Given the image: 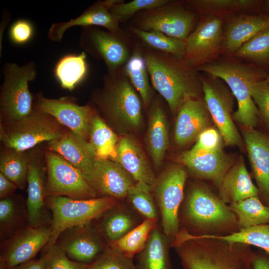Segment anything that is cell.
<instances>
[{
    "mask_svg": "<svg viewBox=\"0 0 269 269\" xmlns=\"http://www.w3.org/2000/svg\"><path fill=\"white\" fill-rule=\"evenodd\" d=\"M188 2L204 12H228L244 11L258 7L260 1L255 0H192Z\"/></svg>",
    "mask_w": 269,
    "mask_h": 269,
    "instance_id": "42",
    "label": "cell"
},
{
    "mask_svg": "<svg viewBox=\"0 0 269 269\" xmlns=\"http://www.w3.org/2000/svg\"><path fill=\"white\" fill-rule=\"evenodd\" d=\"M5 147L0 152V172L23 190L27 183L29 153Z\"/></svg>",
    "mask_w": 269,
    "mask_h": 269,
    "instance_id": "34",
    "label": "cell"
},
{
    "mask_svg": "<svg viewBox=\"0 0 269 269\" xmlns=\"http://www.w3.org/2000/svg\"><path fill=\"white\" fill-rule=\"evenodd\" d=\"M179 160L195 176L212 180L218 186L232 166L231 159L222 149L210 152L190 150L182 153Z\"/></svg>",
    "mask_w": 269,
    "mask_h": 269,
    "instance_id": "23",
    "label": "cell"
},
{
    "mask_svg": "<svg viewBox=\"0 0 269 269\" xmlns=\"http://www.w3.org/2000/svg\"><path fill=\"white\" fill-rule=\"evenodd\" d=\"M250 269H269V255L264 251L255 252Z\"/></svg>",
    "mask_w": 269,
    "mask_h": 269,
    "instance_id": "50",
    "label": "cell"
},
{
    "mask_svg": "<svg viewBox=\"0 0 269 269\" xmlns=\"http://www.w3.org/2000/svg\"><path fill=\"white\" fill-rule=\"evenodd\" d=\"M88 71L86 53L62 57L55 68V75L62 87L72 90L86 77Z\"/></svg>",
    "mask_w": 269,
    "mask_h": 269,
    "instance_id": "33",
    "label": "cell"
},
{
    "mask_svg": "<svg viewBox=\"0 0 269 269\" xmlns=\"http://www.w3.org/2000/svg\"><path fill=\"white\" fill-rule=\"evenodd\" d=\"M170 1L169 0H134L113 6L109 10L120 23L143 10L160 7L168 3Z\"/></svg>",
    "mask_w": 269,
    "mask_h": 269,
    "instance_id": "44",
    "label": "cell"
},
{
    "mask_svg": "<svg viewBox=\"0 0 269 269\" xmlns=\"http://www.w3.org/2000/svg\"><path fill=\"white\" fill-rule=\"evenodd\" d=\"M28 225L26 203L12 195L0 201L1 243Z\"/></svg>",
    "mask_w": 269,
    "mask_h": 269,
    "instance_id": "31",
    "label": "cell"
},
{
    "mask_svg": "<svg viewBox=\"0 0 269 269\" xmlns=\"http://www.w3.org/2000/svg\"><path fill=\"white\" fill-rule=\"evenodd\" d=\"M11 269H44L43 262L41 258L39 259H33L30 261L16 266Z\"/></svg>",
    "mask_w": 269,
    "mask_h": 269,
    "instance_id": "51",
    "label": "cell"
},
{
    "mask_svg": "<svg viewBox=\"0 0 269 269\" xmlns=\"http://www.w3.org/2000/svg\"><path fill=\"white\" fill-rule=\"evenodd\" d=\"M0 269H6L3 268H0Z\"/></svg>",
    "mask_w": 269,
    "mask_h": 269,
    "instance_id": "55",
    "label": "cell"
},
{
    "mask_svg": "<svg viewBox=\"0 0 269 269\" xmlns=\"http://www.w3.org/2000/svg\"><path fill=\"white\" fill-rule=\"evenodd\" d=\"M234 54L259 64L269 63V27L244 43Z\"/></svg>",
    "mask_w": 269,
    "mask_h": 269,
    "instance_id": "41",
    "label": "cell"
},
{
    "mask_svg": "<svg viewBox=\"0 0 269 269\" xmlns=\"http://www.w3.org/2000/svg\"><path fill=\"white\" fill-rule=\"evenodd\" d=\"M0 126V139L5 147L22 151L58 139L68 131L54 117L34 108L24 118Z\"/></svg>",
    "mask_w": 269,
    "mask_h": 269,
    "instance_id": "8",
    "label": "cell"
},
{
    "mask_svg": "<svg viewBox=\"0 0 269 269\" xmlns=\"http://www.w3.org/2000/svg\"><path fill=\"white\" fill-rule=\"evenodd\" d=\"M103 79L102 87L92 94L93 103L122 130L137 129L142 122L141 101L123 67Z\"/></svg>",
    "mask_w": 269,
    "mask_h": 269,
    "instance_id": "4",
    "label": "cell"
},
{
    "mask_svg": "<svg viewBox=\"0 0 269 269\" xmlns=\"http://www.w3.org/2000/svg\"><path fill=\"white\" fill-rule=\"evenodd\" d=\"M219 189L220 198L229 204L258 196L259 193L242 160L228 170L219 185Z\"/></svg>",
    "mask_w": 269,
    "mask_h": 269,
    "instance_id": "28",
    "label": "cell"
},
{
    "mask_svg": "<svg viewBox=\"0 0 269 269\" xmlns=\"http://www.w3.org/2000/svg\"><path fill=\"white\" fill-rule=\"evenodd\" d=\"M250 93L260 118L269 132V86L264 79L256 81L250 86Z\"/></svg>",
    "mask_w": 269,
    "mask_h": 269,
    "instance_id": "46",
    "label": "cell"
},
{
    "mask_svg": "<svg viewBox=\"0 0 269 269\" xmlns=\"http://www.w3.org/2000/svg\"><path fill=\"white\" fill-rule=\"evenodd\" d=\"M264 5L266 8L269 10V0L265 1L264 3Z\"/></svg>",
    "mask_w": 269,
    "mask_h": 269,
    "instance_id": "53",
    "label": "cell"
},
{
    "mask_svg": "<svg viewBox=\"0 0 269 269\" xmlns=\"http://www.w3.org/2000/svg\"><path fill=\"white\" fill-rule=\"evenodd\" d=\"M47 149L55 152L78 169L86 177L96 159L89 142L68 131L60 138L48 142Z\"/></svg>",
    "mask_w": 269,
    "mask_h": 269,
    "instance_id": "26",
    "label": "cell"
},
{
    "mask_svg": "<svg viewBox=\"0 0 269 269\" xmlns=\"http://www.w3.org/2000/svg\"><path fill=\"white\" fill-rule=\"evenodd\" d=\"M145 143L154 167L159 169L168 146L169 138L166 114L157 101L152 103L150 109Z\"/></svg>",
    "mask_w": 269,
    "mask_h": 269,
    "instance_id": "27",
    "label": "cell"
},
{
    "mask_svg": "<svg viewBox=\"0 0 269 269\" xmlns=\"http://www.w3.org/2000/svg\"><path fill=\"white\" fill-rule=\"evenodd\" d=\"M196 69L224 82L237 102L233 118L246 128L256 126L260 115L251 95L250 86L256 81L265 79L262 72L251 66L233 61L207 63Z\"/></svg>",
    "mask_w": 269,
    "mask_h": 269,
    "instance_id": "5",
    "label": "cell"
},
{
    "mask_svg": "<svg viewBox=\"0 0 269 269\" xmlns=\"http://www.w3.org/2000/svg\"><path fill=\"white\" fill-rule=\"evenodd\" d=\"M264 80H265V81L267 83V84L269 86V73L267 75V76L265 78Z\"/></svg>",
    "mask_w": 269,
    "mask_h": 269,
    "instance_id": "54",
    "label": "cell"
},
{
    "mask_svg": "<svg viewBox=\"0 0 269 269\" xmlns=\"http://www.w3.org/2000/svg\"><path fill=\"white\" fill-rule=\"evenodd\" d=\"M172 1L139 12L134 21V26L143 31H158L185 41L193 31L196 15Z\"/></svg>",
    "mask_w": 269,
    "mask_h": 269,
    "instance_id": "11",
    "label": "cell"
},
{
    "mask_svg": "<svg viewBox=\"0 0 269 269\" xmlns=\"http://www.w3.org/2000/svg\"><path fill=\"white\" fill-rule=\"evenodd\" d=\"M142 52L152 86L173 114L177 112L185 98H197L202 85L195 68L183 59L145 46Z\"/></svg>",
    "mask_w": 269,
    "mask_h": 269,
    "instance_id": "2",
    "label": "cell"
},
{
    "mask_svg": "<svg viewBox=\"0 0 269 269\" xmlns=\"http://www.w3.org/2000/svg\"><path fill=\"white\" fill-rule=\"evenodd\" d=\"M86 179L98 197L108 196L122 201L134 180L118 163L109 159H96Z\"/></svg>",
    "mask_w": 269,
    "mask_h": 269,
    "instance_id": "19",
    "label": "cell"
},
{
    "mask_svg": "<svg viewBox=\"0 0 269 269\" xmlns=\"http://www.w3.org/2000/svg\"><path fill=\"white\" fill-rule=\"evenodd\" d=\"M243 137L257 185L258 196L269 207V134L254 128H246Z\"/></svg>",
    "mask_w": 269,
    "mask_h": 269,
    "instance_id": "20",
    "label": "cell"
},
{
    "mask_svg": "<svg viewBox=\"0 0 269 269\" xmlns=\"http://www.w3.org/2000/svg\"><path fill=\"white\" fill-rule=\"evenodd\" d=\"M17 186L0 172V199H2L13 195Z\"/></svg>",
    "mask_w": 269,
    "mask_h": 269,
    "instance_id": "49",
    "label": "cell"
},
{
    "mask_svg": "<svg viewBox=\"0 0 269 269\" xmlns=\"http://www.w3.org/2000/svg\"><path fill=\"white\" fill-rule=\"evenodd\" d=\"M55 244L70 259L89 265L108 245L93 222L65 229L60 234Z\"/></svg>",
    "mask_w": 269,
    "mask_h": 269,
    "instance_id": "17",
    "label": "cell"
},
{
    "mask_svg": "<svg viewBox=\"0 0 269 269\" xmlns=\"http://www.w3.org/2000/svg\"><path fill=\"white\" fill-rule=\"evenodd\" d=\"M209 114L205 102L195 97L185 98L177 111L174 129L176 143L183 146L197 138L208 128Z\"/></svg>",
    "mask_w": 269,
    "mask_h": 269,
    "instance_id": "21",
    "label": "cell"
},
{
    "mask_svg": "<svg viewBox=\"0 0 269 269\" xmlns=\"http://www.w3.org/2000/svg\"><path fill=\"white\" fill-rule=\"evenodd\" d=\"M118 142L117 135L95 111L91 121L89 143L96 158L111 159Z\"/></svg>",
    "mask_w": 269,
    "mask_h": 269,
    "instance_id": "35",
    "label": "cell"
},
{
    "mask_svg": "<svg viewBox=\"0 0 269 269\" xmlns=\"http://www.w3.org/2000/svg\"><path fill=\"white\" fill-rule=\"evenodd\" d=\"M268 27L269 15L239 16L228 24L223 36V46L228 52L235 53L244 43Z\"/></svg>",
    "mask_w": 269,
    "mask_h": 269,
    "instance_id": "29",
    "label": "cell"
},
{
    "mask_svg": "<svg viewBox=\"0 0 269 269\" xmlns=\"http://www.w3.org/2000/svg\"><path fill=\"white\" fill-rule=\"evenodd\" d=\"M88 269H138L129 258L108 244L104 251L92 263Z\"/></svg>",
    "mask_w": 269,
    "mask_h": 269,
    "instance_id": "43",
    "label": "cell"
},
{
    "mask_svg": "<svg viewBox=\"0 0 269 269\" xmlns=\"http://www.w3.org/2000/svg\"><path fill=\"white\" fill-rule=\"evenodd\" d=\"M10 13L8 12L7 10H4L2 13V19L1 21V24L2 25H0V55L1 56V49H2V37H3V33L4 31V27L5 26H6L7 23L8 22L9 20H10Z\"/></svg>",
    "mask_w": 269,
    "mask_h": 269,
    "instance_id": "52",
    "label": "cell"
},
{
    "mask_svg": "<svg viewBox=\"0 0 269 269\" xmlns=\"http://www.w3.org/2000/svg\"><path fill=\"white\" fill-rule=\"evenodd\" d=\"M143 220L129 205L120 201L93 222L109 244L122 237Z\"/></svg>",
    "mask_w": 269,
    "mask_h": 269,
    "instance_id": "25",
    "label": "cell"
},
{
    "mask_svg": "<svg viewBox=\"0 0 269 269\" xmlns=\"http://www.w3.org/2000/svg\"><path fill=\"white\" fill-rule=\"evenodd\" d=\"M47 196H62L79 199L98 197L83 174L58 154L46 150Z\"/></svg>",
    "mask_w": 269,
    "mask_h": 269,
    "instance_id": "10",
    "label": "cell"
},
{
    "mask_svg": "<svg viewBox=\"0 0 269 269\" xmlns=\"http://www.w3.org/2000/svg\"><path fill=\"white\" fill-rule=\"evenodd\" d=\"M183 269H250L254 256L250 246L229 243L180 229L171 244Z\"/></svg>",
    "mask_w": 269,
    "mask_h": 269,
    "instance_id": "1",
    "label": "cell"
},
{
    "mask_svg": "<svg viewBox=\"0 0 269 269\" xmlns=\"http://www.w3.org/2000/svg\"><path fill=\"white\" fill-rule=\"evenodd\" d=\"M157 223L152 220L144 219L122 237L108 244L133 259L144 248L151 231Z\"/></svg>",
    "mask_w": 269,
    "mask_h": 269,
    "instance_id": "37",
    "label": "cell"
},
{
    "mask_svg": "<svg viewBox=\"0 0 269 269\" xmlns=\"http://www.w3.org/2000/svg\"><path fill=\"white\" fill-rule=\"evenodd\" d=\"M120 201L108 196L79 199L47 196L46 203L52 215V233L44 252L55 244L60 234L65 229L93 222Z\"/></svg>",
    "mask_w": 269,
    "mask_h": 269,
    "instance_id": "7",
    "label": "cell"
},
{
    "mask_svg": "<svg viewBox=\"0 0 269 269\" xmlns=\"http://www.w3.org/2000/svg\"><path fill=\"white\" fill-rule=\"evenodd\" d=\"M41 259L44 269H89V264L70 259L62 249L56 244L44 251Z\"/></svg>",
    "mask_w": 269,
    "mask_h": 269,
    "instance_id": "45",
    "label": "cell"
},
{
    "mask_svg": "<svg viewBox=\"0 0 269 269\" xmlns=\"http://www.w3.org/2000/svg\"><path fill=\"white\" fill-rule=\"evenodd\" d=\"M204 102L225 143L240 146L242 139L231 117L233 95L218 78H201Z\"/></svg>",
    "mask_w": 269,
    "mask_h": 269,
    "instance_id": "14",
    "label": "cell"
},
{
    "mask_svg": "<svg viewBox=\"0 0 269 269\" xmlns=\"http://www.w3.org/2000/svg\"><path fill=\"white\" fill-rule=\"evenodd\" d=\"M122 34V32L113 33L94 26L84 27L78 43L84 52L104 62L107 72H114L124 66L133 51Z\"/></svg>",
    "mask_w": 269,
    "mask_h": 269,
    "instance_id": "12",
    "label": "cell"
},
{
    "mask_svg": "<svg viewBox=\"0 0 269 269\" xmlns=\"http://www.w3.org/2000/svg\"><path fill=\"white\" fill-rule=\"evenodd\" d=\"M187 178V172L183 167L173 166L157 178L152 188L162 230L170 239H173L180 230L179 214L184 198Z\"/></svg>",
    "mask_w": 269,
    "mask_h": 269,
    "instance_id": "9",
    "label": "cell"
},
{
    "mask_svg": "<svg viewBox=\"0 0 269 269\" xmlns=\"http://www.w3.org/2000/svg\"><path fill=\"white\" fill-rule=\"evenodd\" d=\"M170 238L157 225L151 231L143 250L136 255L138 269H172Z\"/></svg>",
    "mask_w": 269,
    "mask_h": 269,
    "instance_id": "30",
    "label": "cell"
},
{
    "mask_svg": "<svg viewBox=\"0 0 269 269\" xmlns=\"http://www.w3.org/2000/svg\"><path fill=\"white\" fill-rule=\"evenodd\" d=\"M123 68L131 84L138 92L144 106H148L152 99V91L142 47L137 45L134 48Z\"/></svg>",
    "mask_w": 269,
    "mask_h": 269,
    "instance_id": "32",
    "label": "cell"
},
{
    "mask_svg": "<svg viewBox=\"0 0 269 269\" xmlns=\"http://www.w3.org/2000/svg\"><path fill=\"white\" fill-rule=\"evenodd\" d=\"M222 136L218 130L207 128L197 137V140L191 149L200 152H214L222 149Z\"/></svg>",
    "mask_w": 269,
    "mask_h": 269,
    "instance_id": "47",
    "label": "cell"
},
{
    "mask_svg": "<svg viewBox=\"0 0 269 269\" xmlns=\"http://www.w3.org/2000/svg\"><path fill=\"white\" fill-rule=\"evenodd\" d=\"M153 187L136 182L128 191L126 198L129 205L144 220L158 222V213L152 194Z\"/></svg>",
    "mask_w": 269,
    "mask_h": 269,
    "instance_id": "39",
    "label": "cell"
},
{
    "mask_svg": "<svg viewBox=\"0 0 269 269\" xmlns=\"http://www.w3.org/2000/svg\"><path fill=\"white\" fill-rule=\"evenodd\" d=\"M33 32V27L30 21L26 19H19L12 24L9 35L13 43L22 45L31 40Z\"/></svg>",
    "mask_w": 269,
    "mask_h": 269,
    "instance_id": "48",
    "label": "cell"
},
{
    "mask_svg": "<svg viewBox=\"0 0 269 269\" xmlns=\"http://www.w3.org/2000/svg\"><path fill=\"white\" fill-rule=\"evenodd\" d=\"M240 229L269 223V207L258 196L229 204Z\"/></svg>",
    "mask_w": 269,
    "mask_h": 269,
    "instance_id": "36",
    "label": "cell"
},
{
    "mask_svg": "<svg viewBox=\"0 0 269 269\" xmlns=\"http://www.w3.org/2000/svg\"><path fill=\"white\" fill-rule=\"evenodd\" d=\"M95 26L102 27L113 33L122 32L120 23L110 12L105 1L98 0L77 17L66 22L53 23L49 29L47 36L51 41L58 42L62 40L65 32L71 27Z\"/></svg>",
    "mask_w": 269,
    "mask_h": 269,
    "instance_id": "22",
    "label": "cell"
},
{
    "mask_svg": "<svg viewBox=\"0 0 269 269\" xmlns=\"http://www.w3.org/2000/svg\"><path fill=\"white\" fill-rule=\"evenodd\" d=\"M179 218L180 229L195 235H225L240 229L229 205L202 185L189 190Z\"/></svg>",
    "mask_w": 269,
    "mask_h": 269,
    "instance_id": "3",
    "label": "cell"
},
{
    "mask_svg": "<svg viewBox=\"0 0 269 269\" xmlns=\"http://www.w3.org/2000/svg\"><path fill=\"white\" fill-rule=\"evenodd\" d=\"M3 82L0 86V123L9 124L29 115L34 110V97L28 84L37 76L36 65L29 61L22 66L14 62L4 64Z\"/></svg>",
    "mask_w": 269,
    "mask_h": 269,
    "instance_id": "6",
    "label": "cell"
},
{
    "mask_svg": "<svg viewBox=\"0 0 269 269\" xmlns=\"http://www.w3.org/2000/svg\"><path fill=\"white\" fill-rule=\"evenodd\" d=\"M130 30L144 44V46L183 59L185 54V41L158 31H143L134 26H130Z\"/></svg>",
    "mask_w": 269,
    "mask_h": 269,
    "instance_id": "38",
    "label": "cell"
},
{
    "mask_svg": "<svg viewBox=\"0 0 269 269\" xmlns=\"http://www.w3.org/2000/svg\"><path fill=\"white\" fill-rule=\"evenodd\" d=\"M111 160L118 163L136 182L146 183L152 187L156 177L143 151L130 137H124L118 142Z\"/></svg>",
    "mask_w": 269,
    "mask_h": 269,
    "instance_id": "24",
    "label": "cell"
},
{
    "mask_svg": "<svg viewBox=\"0 0 269 269\" xmlns=\"http://www.w3.org/2000/svg\"><path fill=\"white\" fill-rule=\"evenodd\" d=\"M33 107L51 115L81 139L89 142L95 112L92 105H80L71 97L52 99L38 93L33 99Z\"/></svg>",
    "mask_w": 269,
    "mask_h": 269,
    "instance_id": "13",
    "label": "cell"
},
{
    "mask_svg": "<svg viewBox=\"0 0 269 269\" xmlns=\"http://www.w3.org/2000/svg\"><path fill=\"white\" fill-rule=\"evenodd\" d=\"M185 43L183 60L188 65L196 69L207 63L223 45L221 19L214 15L203 17Z\"/></svg>",
    "mask_w": 269,
    "mask_h": 269,
    "instance_id": "16",
    "label": "cell"
},
{
    "mask_svg": "<svg viewBox=\"0 0 269 269\" xmlns=\"http://www.w3.org/2000/svg\"><path fill=\"white\" fill-rule=\"evenodd\" d=\"M29 164L27 174V198L26 201L28 225L33 227L51 226L46 203V174L45 156L36 150L29 153Z\"/></svg>",
    "mask_w": 269,
    "mask_h": 269,
    "instance_id": "18",
    "label": "cell"
},
{
    "mask_svg": "<svg viewBox=\"0 0 269 269\" xmlns=\"http://www.w3.org/2000/svg\"><path fill=\"white\" fill-rule=\"evenodd\" d=\"M52 233L51 226L24 227L1 243L0 268L11 269L30 261L48 243Z\"/></svg>",
    "mask_w": 269,
    "mask_h": 269,
    "instance_id": "15",
    "label": "cell"
},
{
    "mask_svg": "<svg viewBox=\"0 0 269 269\" xmlns=\"http://www.w3.org/2000/svg\"><path fill=\"white\" fill-rule=\"evenodd\" d=\"M229 243H241L261 248L269 255V223L240 229L225 235H209Z\"/></svg>",
    "mask_w": 269,
    "mask_h": 269,
    "instance_id": "40",
    "label": "cell"
}]
</instances>
